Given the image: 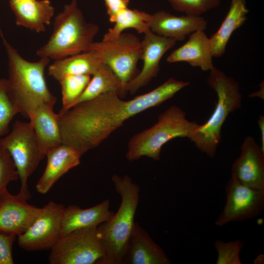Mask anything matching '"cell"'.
Returning a JSON list of instances; mask_svg holds the SVG:
<instances>
[{
  "mask_svg": "<svg viewBox=\"0 0 264 264\" xmlns=\"http://www.w3.org/2000/svg\"><path fill=\"white\" fill-rule=\"evenodd\" d=\"M189 85L173 77L146 93L130 100L117 92L103 94L58 113L62 144L81 157L99 146L129 118L157 106Z\"/></svg>",
  "mask_w": 264,
  "mask_h": 264,
  "instance_id": "6da1fadb",
  "label": "cell"
},
{
  "mask_svg": "<svg viewBox=\"0 0 264 264\" xmlns=\"http://www.w3.org/2000/svg\"><path fill=\"white\" fill-rule=\"evenodd\" d=\"M0 36L8 59L7 93L18 113L28 118V113L39 104L54 105L57 99L49 91L44 77L50 59L27 61L7 40L0 27Z\"/></svg>",
  "mask_w": 264,
  "mask_h": 264,
  "instance_id": "7a4b0ae2",
  "label": "cell"
},
{
  "mask_svg": "<svg viewBox=\"0 0 264 264\" xmlns=\"http://www.w3.org/2000/svg\"><path fill=\"white\" fill-rule=\"evenodd\" d=\"M121 202L116 214L97 226L99 240L105 251V264H122L134 224L139 200V186L128 175L111 177Z\"/></svg>",
  "mask_w": 264,
  "mask_h": 264,
  "instance_id": "3957f363",
  "label": "cell"
},
{
  "mask_svg": "<svg viewBox=\"0 0 264 264\" xmlns=\"http://www.w3.org/2000/svg\"><path fill=\"white\" fill-rule=\"evenodd\" d=\"M53 29L48 40L36 51L40 58L56 60L88 51L99 27L87 22L77 0H71L55 17Z\"/></svg>",
  "mask_w": 264,
  "mask_h": 264,
  "instance_id": "277c9868",
  "label": "cell"
},
{
  "mask_svg": "<svg viewBox=\"0 0 264 264\" xmlns=\"http://www.w3.org/2000/svg\"><path fill=\"white\" fill-rule=\"evenodd\" d=\"M207 82L217 93V102L210 118L189 138L200 152L213 158L221 140L222 126L229 114L241 107L242 95L238 83L216 66L210 71Z\"/></svg>",
  "mask_w": 264,
  "mask_h": 264,
  "instance_id": "5b68a950",
  "label": "cell"
},
{
  "mask_svg": "<svg viewBox=\"0 0 264 264\" xmlns=\"http://www.w3.org/2000/svg\"><path fill=\"white\" fill-rule=\"evenodd\" d=\"M199 125L188 120L185 112L180 108L172 105L160 114L154 125L130 139L126 158L133 161L146 156L158 161L164 145L176 138H189Z\"/></svg>",
  "mask_w": 264,
  "mask_h": 264,
  "instance_id": "8992f818",
  "label": "cell"
},
{
  "mask_svg": "<svg viewBox=\"0 0 264 264\" xmlns=\"http://www.w3.org/2000/svg\"><path fill=\"white\" fill-rule=\"evenodd\" d=\"M91 50L120 79L122 88L120 97L124 96L127 84L138 74L137 65L142 53L141 41L134 34L122 33L112 40L94 42L88 51Z\"/></svg>",
  "mask_w": 264,
  "mask_h": 264,
  "instance_id": "52a82bcc",
  "label": "cell"
},
{
  "mask_svg": "<svg viewBox=\"0 0 264 264\" xmlns=\"http://www.w3.org/2000/svg\"><path fill=\"white\" fill-rule=\"evenodd\" d=\"M0 147L9 152L15 163L21 180L20 192L30 199L28 178L45 156L40 149L31 123L16 121L11 132L0 138Z\"/></svg>",
  "mask_w": 264,
  "mask_h": 264,
  "instance_id": "ba28073f",
  "label": "cell"
},
{
  "mask_svg": "<svg viewBox=\"0 0 264 264\" xmlns=\"http://www.w3.org/2000/svg\"><path fill=\"white\" fill-rule=\"evenodd\" d=\"M51 264H105L106 254L97 227L80 229L62 236L50 249Z\"/></svg>",
  "mask_w": 264,
  "mask_h": 264,
  "instance_id": "9c48e42d",
  "label": "cell"
},
{
  "mask_svg": "<svg viewBox=\"0 0 264 264\" xmlns=\"http://www.w3.org/2000/svg\"><path fill=\"white\" fill-rule=\"evenodd\" d=\"M64 209L63 204L52 200L41 208L32 225L18 236L19 246L28 251L50 249L61 237Z\"/></svg>",
  "mask_w": 264,
  "mask_h": 264,
  "instance_id": "30bf717a",
  "label": "cell"
},
{
  "mask_svg": "<svg viewBox=\"0 0 264 264\" xmlns=\"http://www.w3.org/2000/svg\"><path fill=\"white\" fill-rule=\"evenodd\" d=\"M226 200L215 224L222 226L259 216L264 208V191L254 189L231 177L226 188Z\"/></svg>",
  "mask_w": 264,
  "mask_h": 264,
  "instance_id": "8fae6325",
  "label": "cell"
},
{
  "mask_svg": "<svg viewBox=\"0 0 264 264\" xmlns=\"http://www.w3.org/2000/svg\"><path fill=\"white\" fill-rule=\"evenodd\" d=\"M29 198L19 192L16 195L7 189L0 192V232L12 236L24 233L39 215L41 208L29 204Z\"/></svg>",
  "mask_w": 264,
  "mask_h": 264,
  "instance_id": "7c38bea8",
  "label": "cell"
},
{
  "mask_svg": "<svg viewBox=\"0 0 264 264\" xmlns=\"http://www.w3.org/2000/svg\"><path fill=\"white\" fill-rule=\"evenodd\" d=\"M176 42L173 38L157 35L151 30L146 32L143 40L141 41L142 69L127 84L126 92L133 95L156 77L160 70L159 64L162 57Z\"/></svg>",
  "mask_w": 264,
  "mask_h": 264,
  "instance_id": "4fadbf2b",
  "label": "cell"
},
{
  "mask_svg": "<svg viewBox=\"0 0 264 264\" xmlns=\"http://www.w3.org/2000/svg\"><path fill=\"white\" fill-rule=\"evenodd\" d=\"M234 161L231 177L248 187L264 191V153L251 136L244 139Z\"/></svg>",
  "mask_w": 264,
  "mask_h": 264,
  "instance_id": "5bb4252c",
  "label": "cell"
},
{
  "mask_svg": "<svg viewBox=\"0 0 264 264\" xmlns=\"http://www.w3.org/2000/svg\"><path fill=\"white\" fill-rule=\"evenodd\" d=\"M207 21L201 16H177L164 10L152 14L150 28L159 36L183 41L186 37L198 30H205Z\"/></svg>",
  "mask_w": 264,
  "mask_h": 264,
  "instance_id": "9a60e30c",
  "label": "cell"
},
{
  "mask_svg": "<svg viewBox=\"0 0 264 264\" xmlns=\"http://www.w3.org/2000/svg\"><path fill=\"white\" fill-rule=\"evenodd\" d=\"M53 107L42 103L28 115L40 149L45 156L49 151L62 144L58 114L54 112Z\"/></svg>",
  "mask_w": 264,
  "mask_h": 264,
  "instance_id": "2e32d148",
  "label": "cell"
},
{
  "mask_svg": "<svg viewBox=\"0 0 264 264\" xmlns=\"http://www.w3.org/2000/svg\"><path fill=\"white\" fill-rule=\"evenodd\" d=\"M205 30H198L190 35L188 41L173 50L167 57L169 63L186 62L203 71H210L214 67L210 39Z\"/></svg>",
  "mask_w": 264,
  "mask_h": 264,
  "instance_id": "e0dca14e",
  "label": "cell"
},
{
  "mask_svg": "<svg viewBox=\"0 0 264 264\" xmlns=\"http://www.w3.org/2000/svg\"><path fill=\"white\" fill-rule=\"evenodd\" d=\"M163 250L135 221L123 264H170Z\"/></svg>",
  "mask_w": 264,
  "mask_h": 264,
  "instance_id": "ac0fdd59",
  "label": "cell"
},
{
  "mask_svg": "<svg viewBox=\"0 0 264 264\" xmlns=\"http://www.w3.org/2000/svg\"><path fill=\"white\" fill-rule=\"evenodd\" d=\"M46 156L45 169L36 185V190L42 194L47 193L61 177L79 165L81 157L74 150L64 144L49 151Z\"/></svg>",
  "mask_w": 264,
  "mask_h": 264,
  "instance_id": "d6986e66",
  "label": "cell"
},
{
  "mask_svg": "<svg viewBox=\"0 0 264 264\" xmlns=\"http://www.w3.org/2000/svg\"><path fill=\"white\" fill-rule=\"evenodd\" d=\"M15 22L37 33L44 32L50 24L55 9L49 0H9Z\"/></svg>",
  "mask_w": 264,
  "mask_h": 264,
  "instance_id": "ffe728a7",
  "label": "cell"
},
{
  "mask_svg": "<svg viewBox=\"0 0 264 264\" xmlns=\"http://www.w3.org/2000/svg\"><path fill=\"white\" fill-rule=\"evenodd\" d=\"M109 199L91 207L82 209L75 205L65 207L62 221L61 236L76 230L92 227L109 220L114 214L110 209Z\"/></svg>",
  "mask_w": 264,
  "mask_h": 264,
  "instance_id": "44dd1931",
  "label": "cell"
},
{
  "mask_svg": "<svg viewBox=\"0 0 264 264\" xmlns=\"http://www.w3.org/2000/svg\"><path fill=\"white\" fill-rule=\"evenodd\" d=\"M248 12L246 0H231L228 11L220 28L209 38L213 57L219 58L225 53L231 36L245 22Z\"/></svg>",
  "mask_w": 264,
  "mask_h": 264,
  "instance_id": "7402d4cb",
  "label": "cell"
},
{
  "mask_svg": "<svg viewBox=\"0 0 264 264\" xmlns=\"http://www.w3.org/2000/svg\"><path fill=\"white\" fill-rule=\"evenodd\" d=\"M102 63L94 51L83 52L54 60L48 66V74L58 81L66 75L92 76Z\"/></svg>",
  "mask_w": 264,
  "mask_h": 264,
  "instance_id": "603a6c76",
  "label": "cell"
},
{
  "mask_svg": "<svg viewBox=\"0 0 264 264\" xmlns=\"http://www.w3.org/2000/svg\"><path fill=\"white\" fill-rule=\"evenodd\" d=\"M151 17L152 14L137 9H131L129 7L122 9L110 20L114 25L104 34L102 40H114L128 28L134 29L138 33L144 34L151 30Z\"/></svg>",
  "mask_w": 264,
  "mask_h": 264,
  "instance_id": "cb8c5ba5",
  "label": "cell"
},
{
  "mask_svg": "<svg viewBox=\"0 0 264 264\" xmlns=\"http://www.w3.org/2000/svg\"><path fill=\"white\" fill-rule=\"evenodd\" d=\"M92 76L85 89L72 107L107 92H117L120 97L122 88L121 82L109 66L102 63Z\"/></svg>",
  "mask_w": 264,
  "mask_h": 264,
  "instance_id": "d4e9b609",
  "label": "cell"
},
{
  "mask_svg": "<svg viewBox=\"0 0 264 264\" xmlns=\"http://www.w3.org/2000/svg\"><path fill=\"white\" fill-rule=\"evenodd\" d=\"M90 79L89 75H73L65 76L58 81L62 95L63 107L60 111L67 110L73 106Z\"/></svg>",
  "mask_w": 264,
  "mask_h": 264,
  "instance_id": "484cf974",
  "label": "cell"
},
{
  "mask_svg": "<svg viewBox=\"0 0 264 264\" xmlns=\"http://www.w3.org/2000/svg\"><path fill=\"white\" fill-rule=\"evenodd\" d=\"M176 11L186 15L201 16L217 7L221 0H166Z\"/></svg>",
  "mask_w": 264,
  "mask_h": 264,
  "instance_id": "4316f807",
  "label": "cell"
},
{
  "mask_svg": "<svg viewBox=\"0 0 264 264\" xmlns=\"http://www.w3.org/2000/svg\"><path fill=\"white\" fill-rule=\"evenodd\" d=\"M18 113L7 93V79H0V138L8 133L9 124Z\"/></svg>",
  "mask_w": 264,
  "mask_h": 264,
  "instance_id": "83f0119b",
  "label": "cell"
},
{
  "mask_svg": "<svg viewBox=\"0 0 264 264\" xmlns=\"http://www.w3.org/2000/svg\"><path fill=\"white\" fill-rule=\"evenodd\" d=\"M215 248L218 253L216 264H242L240 254L244 247V242L237 240L225 242L216 241Z\"/></svg>",
  "mask_w": 264,
  "mask_h": 264,
  "instance_id": "f1b7e54d",
  "label": "cell"
},
{
  "mask_svg": "<svg viewBox=\"0 0 264 264\" xmlns=\"http://www.w3.org/2000/svg\"><path fill=\"white\" fill-rule=\"evenodd\" d=\"M19 179L17 170L10 153L6 149L0 147V192L7 189L10 182Z\"/></svg>",
  "mask_w": 264,
  "mask_h": 264,
  "instance_id": "f546056e",
  "label": "cell"
},
{
  "mask_svg": "<svg viewBox=\"0 0 264 264\" xmlns=\"http://www.w3.org/2000/svg\"><path fill=\"white\" fill-rule=\"evenodd\" d=\"M15 236L0 232V264H13L12 246Z\"/></svg>",
  "mask_w": 264,
  "mask_h": 264,
  "instance_id": "4dcf8cb0",
  "label": "cell"
},
{
  "mask_svg": "<svg viewBox=\"0 0 264 264\" xmlns=\"http://www.w3.org/2000/svg\"><path fill=\"white\" fill-rule=\"evenodd\" d=\"M106 8L107 13L111 20L120 10L128 8L129 0H103Z\"/></svg>",
  "mask_w": 264,
  "mask_h": 264,
  "instance_id": "1f68e13d",
  "label": "cell"
},
{
  "mask_svg": "<svg viewBox=\"0 0 264 264\" xmlns=\"http://www.w3.org/2000/svg\"><path fill=\"white\" fill-rule=\"evenodd\" d=\"M258 123L261 131V150L264 153V116L261 115L258 119Z\"/></svg>",
  "mask_w": 264,
  "mask_h": 264,
  "instance_id": "d6a6232c",
  "label": "cell"
},
{
  "mask_svg": "<svg viewBox=\"0 0 264 264\" xmlns=\"http://www.w3.org/2000/svg\"><path fill=\"white\" fill-rule=\"evenodd\" d=\"M10 0L15 1H23L25 0Z\"/></svg>",
  "mask_w": 264,
  "mask_h": 264,
  "instance_id": "836d02e7",
  "label": "cell"
}]
</instances>
